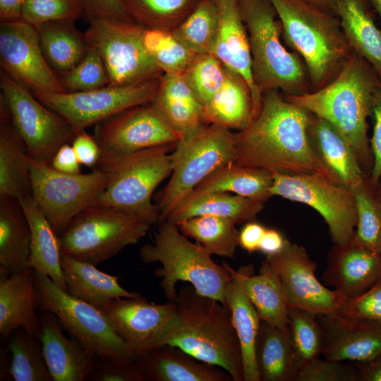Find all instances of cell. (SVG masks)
<instances>
[{"label": "cell", "instance_id": "obj_45", "mask_svg": "<svg viewBox=\"0 0 381 381\" xmlns=\"http://www.w3.org/2000/svg\"><path fill=\"white\" fill-rule=\"evenodd\" d=\"M289 326L298 370L322 352L324 334L316 315L298 308L288 307Z\"/></svg>", "mask_w": 381, "mask_h": 381}, {"label": "cell", "instance_id": "obj_22", "mask_svg": "<svg viewBox=\"0 0 381 381\" xmlns=\"http://www.w3.org/2000/svg\"><path fill=\"white\" fill-rule=\"evenodd\" d=\"M381 280V255L353 241L337 245L327 256L322 281L345 300L359 296Z\"/></svg>", "mask_w": 381, "mask_h": 381}, {"label": "cell", "instance_id": "obj_3", "mask_svg": "<svg viewBox=\"0 0 381 381\" xmlns=\"http://www.w3.org/2000/svg\"><path fill=\"white\" fill-rule=\"evenodd\" d=\"M380 90L381 78L377 72L353 52L339 74L327 85L285 97L329 123L351 145L363 169L370 174L373 155L368 118Z\"/></svg>", "mask_w": 381, "mask_h": 381}, {"label": "cell", "instance_id": "obj_7", "mask_svg": "<svg viewBox=\"0 0 381 381\" xmlns=\"http://www.w3.org/2000/svg\"><path fill=\"white\" fill-rule=\"evenodd\" d=\"M175 145L101 157L95 168L105 174L107 184L93 204L122 210L150 225L159 222V210L152 202V195L157 186L171 174V151Z\"/></svg>", "mask_w": 381, "mask_h": 381}, {"label": "cell", "instance_id": "obj_49", "mask_svg": "<svg viewBox=\"0 0 381 381\" xmlns=\"http://www.w3.org/2000/svg\"><path fill=\"white\" fill-rule=\"evenodd\" d=\"M85 16L80 0H25L20 20L36 27L50 21H75Z\"/></svg>", "mask_w": 381, "mask_h": 381}, {"label": "cell", "instance_id": "obj_16", "mask_svg": "<svg viewBox=\"0 0 381 381\" xmlns=\"http://www.w3.org/2000/svg\"><path fill=\"white\" fill-rule=\"evenodd\" d=\"M94 136L100 147L101 157L175 145L180 138L152 102L126 109L99 122L95 126Z\"/></svg>", "mask_w": 381, "mask_h": 381}, {"label": "cell", "instance_id": "obj_43", "mask_svg": "<svg viewBox=\"0 0 381 381\" xmlns=\"http://www.w3.org/2000/svg\"><path fill=\"white\" fill-rule=\"evenodd\" d=\"M11 361L8 373L16 381H52L42 344L22 329H16L8 339Z\"/></svg>", "mask_w": 381, "mask_h": 381}, {"label": "cell", "instance_id": "obj_59", "mask_svg": "<svg viewBox=\"0 0 381 381\" xmlns=\"http://www.w3.org/2000/svg\"><path fill=\"white\" fill-rule=\"evenodd\" d=\"M358 380L381 381V354L363 363H356Z\"/></svg>", "mask_w": 381, "mask_h": 381}, {"label": "cell", "instance_id": "obj_4", "mask_svg": "<svg viewBox=\"0 0 381 381\" xmlns=\"http://www.w3.org/2000/svg\"><path fill=\"white\" fill-rule=\"evenodd\" d=\"M282 26L286 44L308 71L312 91L329 83L353 52L337 16L304 0H270Z\"/></svg>", "mask_w": 381, "mask_h": 381}, {"label": "cell", "instance_id": "obj_11", "mask_svg": "<svg viewBox=\"0 0 381 381\" xmlns=\"http://www.w3.org/2000/svg\"><path fill=\"white\" fill-rule=\"evenodd\" d=\"M87 20L85 38L100 56L109 85H126L163 75L143 44L145 27L130 20L101 18Z\"/></svg>", "mask_w": 381, "mask_h": 381}, {"label": "cell", "instance_id": "obj_36", "mask_svg": "<svg viewBox=\"0 0 381 381\" xmlns=\"http://www.w3.org/2000/svg\"><path fill=\"white\" fill-rule=\"evenodd\" d=\"M243 289L261 320L282 329L289 326L288 306L279 278L265 260L259 273L251 265L241 267Z\"/></svg>", "mask_w": 381, "mask_h": 381}, {"label": "cell", "instance_id": "obj_58", "mask_svg": "<svg viewBox=\"0 0 381 381\" xmlns=\"http://www.w3.org/2000/svg\"><path fill=\"white\" fill-rule=\"evenodd\" d=\"M286 240L277 230L266 229L260 241L258 250L266 256L276 255L283 249Z\"/></svg>", "mask_w": 381, "mask_h": 381}, {"label": "cell", "instance_id": "obj_38", "mask_svg": "<svg viewBox=\"0 0 381 381\" xmlns=\"http://www.w3.org/2000/svg\"><path fill=\"white\" fill-rule=\"evenodd\" d=\"M256 360L260 381H296L298 368L289 328L282 329L261 320Z\"/></svg>", "mask_w": 381, "mask_h": 381}, {"label": "cell", "instance_id": "obj_51", "mask_svg": "<svg viewBox=\"0 0 381 381\" xmlns=\"http://www.w3.org/2000/svg\"><path fill=\"white\" fill-rule=\"evenodd\" d=\"M337 313L381 323V280L359 296L345 300Z\"/></svg>", "mask_w": 381, "mask_h": 381}, {"label": "cell", "instance_id": "obj_37", "mask_svg": "<svg viewBox=\"0 0 381 381\" xmlns=\"http://www.w3.org/2000/svg\"><path fill=\"white\" fill-rule=\"evenodd\" d=\"M74 22L55 20L35 27L42 53L58 75L74 68L89 49L85 32H80Z\"/></svg>", "mask_w": 381, "mask_h": 381}, {"label": "cell", "instance_id": "obj_35", "mask_svg": "<svg viewBox=\"0 0 381 381\" xmlns=\"http://www.w3.org/2000/svg\"><path fill=\"white\" fill-rule=\"evenodd\" d=\"M19 200L31 231L30 267L47 275L60 289L67 292L61 263L59 235L32 196Z\"/></svg>", "mask_w": 381, "mask_h": 381}, {"label": "cell", "instance_id": "obj_53", "mask_svg": "<svg viewBox=\"0 0 381 381\" xmlns=\"http://www.w3.org/2000/svg\"><path fill=\"white\" fill-rule=\"evenodd\" d=\"M370 116L373 120V135L370 140L373 166L368 176L376 187L381 176V90L375 96Z\"/></svg>", "mask_w": 381, "mask_h": 381}, {"label": "cell", "instance_id": "obj_41", "mask_svg": "<svg viewBox=\"0 0 381 381\" xmlns=\"http://www.w3.org/2000/svg\"><path fill=\"white\" fill-rule=\"evenodd\" d=\"M200 0H122L131 19L149 29L172 31L193 11Z\"/></svg>", "mask_w": 381, "mask_h": 381}, {"label": "cell", "instance_id": "obj_62", "mask_svg": "<svg viewBox=\"0 0 381 381\" xmlns=\"http://www.w3.org/2000/svg\"><path fill=\"white\" fill-rule=\"evenodd\" d=\"M373 8L380 15L381 18V0H368Z\"/></svg>", "mask_w": 381, "mask_h": 381}, {"label": "cell", "instance_id": "obj_12", "mask_svg": "<svg viewBox=\"0 0 381 381\" xmlns=\"http://www.w3.org/2000/svg\"><path fill=\"white\" fill-rule=\"evenodd\" d=\"M32 197L59 235L83 210L92 205L107 184L105 174H66L50 164L28 159Z\"/></svg>", "mask_w": 381, "mask_h": 381}, {"label": "cell", "instance_id": "obj_57", "mask_svg": "<svg viewBox=\"0 0 381 381\" xmlns=\"http://www.w3.org/2000/svg\"><path fill=\"white\" fill-rule=\"evenodd\" d=\"M265 230L266 228L258 222H247L239 231L238 245L249 253L258 250Z\"/></svg>", "mask_w": 381, "mask_h": 381}, {"label": "cell", "instance_id": "obj_29", "mask_svg": "<svg viewBox=\"0 0 381 381\" xmlns=\"http://www.w3.org/2000/svg\"><path fill=\"white\" fill-rule=\"evenodd\" d=\"M29 155L0 99V195L20 200L32 196Z\"/></svg>", "mask_w": 381, "mask_h": 381}, {"label": "cell", "instance_id": "obj_30", "mask_svg": "<svg viewBox=\"0 0 381 381\" xmlns=\"http://www.w3.org/2000/svg\"><path fill=\"white\" fill-rule=\"evenodd\" d=\"M228 267L232 277L226 288L225 300L241 346L243 381H260L256 344L261 320L243 289L241 267Z\"/></svg>", "mask_w": 381, "mask_h": 381}, {"label": "cell", "instance_id": "obj_15", "mask_svg": "<svg viewBox=\"0 0 381 381\" xmlns=\"http://www.w3.org/2000/svg\"><path fill=\"white\" fill-rule=\"evenodd\" d=\"M160 78L83 92L31 93L78 133L126 109L152 102L157 94Z\"/></svg>", "mask_w": 381, "mask_h": 381}, {"label": "cell", "instance_id": "obj_63", "mask_svg": "<svg viewBox=\"0 0 381 381\" xmlns=\"http://www.w3.org/2000/svg\"><path fill=\"white\" fill-rule=\"evenodd\" d=\"M376 189H377L378 198H379L380 202L381 204V176H380V178L379 179V181L377 183V185L376 186Z\"/></svg>", "mask_w": 381, "mask_h": 381}, {"label": "cell", "instance_id": "obj_54", "mask_svg": "<svg viewBox=\"0 0 381 381\" xmlns=\"http://www.w3.org/2000/svg\"><path fill=\"white\" fill-rule=\"evenodd\" d=\"M85 18H101L133 21L126 11L122 0H80Z\"/></svg>", "mask_w": 381, "mask_h": 381}, {"label": "cell", "instance_id": "obj_46", "mask_svg": "<svg viewBox=\"0 0 381 381\" xmlns=\"http://www.w3.org/2000/svg\"><path fill=\"white\" fill-rule=\"evenodd\" d=\"M143 44L163 73H184L196 55L169 30L145 28Z\"/></svg>", "mask_w": 381, "mask_h": 381}, {"label": "cell", "instance_id": "obj_32", "mask_svg": "<svg viewBox=\"0 0 381 381\" xmlns=\"http://www.w3.org/2000/svg\"><path fill=\"white\" fill-rule=\"evenodd\" d=\"M61 263L68 293L99 308L112 299L140 294L126 290L119 277L99 270L96 265L61 253Z\"/></svg>", "mask_w": 381, "mask_h": 381}, {"label": "cell", "instance_id": "obj_19", "mask_svg": "<svg viewBox=\"0 0 381 381\" xmlns=\"http://www.w3.org/2000/svg\"><path fill=\"white\" fill-rule=\"evenodd\" d=\"M174 302L157 304L141 295L110 300L99 308L122 340L137 354L150 349L171 318Z\"/></svg>", "mask_w": 381, "mask_h": 381}, {"label": "cell", "instance_id": "obj_5", "mask_svg": "<svg viewBox=\"0 0 381 381\" xmlns=\"http://www.w3.org/2000/svg\"><path fill=\"white\" fill-rule=\"evenodd\" d=\"M139 255L145 263L162 265L154 273L162 278L159 286L168 301H176V285L184 282L199 294L226 303V288L232 277L228 264H217L200 245L190 241L177 225L168 221L159 222L152 242L143 245Z\"/></svg>", "mask_w": 381, "mask_h": 381}, {"label": "cell", "instance_id": "obj_21", "mask_svg": "<svg viewBox=\"0 0 381 381\" xmlns=\"http://www.w3.org/2000/svg\"><path fill=\"white\" fill-rule=\"evenodd\" d=\"M218 16V32L212 54L229 70L241 75L248 85L252 96L253 118L262 101L252 73L248 32L243 21L238 0H212Z\"/></svg>", "mask_w": 381, "mask_h": 381}, {"label": "cell", "instance_id": "obj_18", "mask_svg": "<svg viewBox=\"0 0 381 381\" xmlns=\"http://www.w3.org/2000/svg\"><path fill=\"white\" fill-rule=\"evenodd\" d=\"M265 260L279 278L288 307L329 314L337 313L345 301L318 279L317 265L303 247L286 239L279 253Z\"/></svg>", "mask_w": 381, "mask_h": 381}, {"label": "cell", "instance_id": "obj_34", "mask_svg": "<svg viewBox=\"0 0 381 381\" xmlns=\"http://www.w3.org/2000/svg\"><path fill=\"white\" fill-rule=\"evenodd\" d=\"M202 118L206 124L230 131L246 128L253 120V107L251 91L246 80L226 68L223 85L203 106Z\"/></svg>", "mask_w": 381, "mask_h": 381}, {"label": "cell", "instance_id": "obj_14", "mask_svg": "<svg viewBox=\"0 0 381 381\" xmlns=\"http://www.w3.org/2000/svg\"><path fill=\"white\" fill-rule=\"evenodd\" d=\"M272 196L277 195L309 205L328 226L332 241L343 245L353 238L357 211L353 191L318 173L286 174L271 172Z\"/></svg>", "mask_w": 381, "mask_h": 381}, {"label": "cell", "instance_id": "obj_47", "mask_svg": "<svg viewBox=\"0 0 381 381\" xmlns=\"http://www.w3.org/2000/svg\"><path fill=\"white\" fill-rule=\"evenodd\" d=\"M183 74L195 97L204 106L223 85L226 68L212 54H196Z\"/></svg>", "mask_w": 381, "mask_h": 381}, {"label": "cell", "instance_id": "obj_28", "mask_svg": "<svg viewBox=\"0 0 381 381\" xmlns=\"http://www.w3.org/2000/svg\"><path fill=\"white\" fill-rule=\"evenodd\" d=\"M152 102L179 133V140L206 124L202 118L203 106L188 84L183 73H163L157 94Z\"/></svg>", "mask_w": 381, "mask_h": 381}, {"label": "cell", "instance_id": "obj_27", "mask_svg": "<svg viewBox=\"0 0 381 381\" xmlns=\"http://www.w3.org/2000/svg\"><path fill=\"white\" fill-rule=\"evenodd\" d=\"M31 231L19 200L0 195V279L30 267Z\"/></svg>", "mask_w": 381, "mask_h": 381}, {"label": "cell", "instance_id": "obj_44", "mask_svg": "<svg viewBox=\"0 0 381 381\" xmlns=\"http://www.w3.org/2000/svg\"><path fill=\"white\" fill-rule=\"evenodd\" d=\"M351 190L357 211V225L352 241L381 255V204L376 187L368 175Z\"/></svg>", "mask_w": 381, "mask_h": 381}, {"label": "cell", "instance_id": "obj_23", "mask_svg": "<svg viewBox=\"0 0 381 381\" xmlns=\"http://www.w3.org/2000/svg\"><path fill=\"white\" fill-rule=\"evenodd\" d=\"M39 339L54 381H84L95 368L97 356L76 339L66 337L62 323L52 313L43 310Z\"/></svg>", "mask_w": 381, "mask_h": 381}, {"label": "cell", "instance_id": "obj_56", "mask_svg": "<svg viewBox=\"0 0 381 381\" xmlns=\"http://www.w3.org/2000/svg\"><path fill=\"white\" fill-rule=\"evenodd\" d=\"M50 165L56 170L66 174L81 173L80 163L71 143L62 145L54 155Z\"/></svg>", "mask_w": 381, "mask_h": 381}, {"label": "cell", "instance_id": "obj_13", "mask_svg": "<svg viewBox=\"0 0 381 381\" xmlns=\"http://www.w3.org/2000/svg\"><path fill=\"white\" fill-rule=\"evenodd\" d=\"M0 87V97L30 157L50 164L59 147L71 143L77 133L62 116L44 105L3 70Z\"/></svg>", "mask_w": 381, "mask_h": 381}, {"label": "cell", "instance_id": "obj_52", "mask_svg": "<svg viewBox=\"0 0 381 381\" xmlns=\"http://www.w3.org/2000/svg\"><path fill=\"white\" fill-rule=\"evenodd\" d=\"M94 381H144L135 363L97 357L89 379Z\"/></svg>", "mask_w": 381, "mask_h": 381}, {"label": "cell", "instance_id": "obj_2", "mask_svg": "<svg viewBox=\"0 0 381 381\" xmlns=\"http://www.w3.org/2000/svg\"><path fill=\"white\" fill-rule=\"evenodd\" d=\"M174 303L171 318L152 347H179L200 361L222 368L233 381H243L241 346L228 305L199 294L192 285L181 286Z\"/></svg>", "mask_w": 381, "mask_h": 381}, {"label": "cell", "instance_id": "obj_1", "mask_svg": "<svg viewBox=\"0 0 381 381\" xmlns=\"http://www.w3.org/2000/svg\"><path fill=\"white\" fill-rule=\"evenodd\" d=\"M311 118L312 114L280 91L264 92L255 117L234 133V163L286 174L318 173L332 180L312 147Z\"/></svg>", "mask_w": 381, "mask_h": 381}, {"label": "cell", "instance_id": "obj_24", "mask_svg": "<svg viewBox=\"0 0 381 381\" xmlns=\"http://www.w3.org/2000/svg\"><path fill=\"white\" fill-rule=\"evenodd\" d=\"M40 298L35 272L28 267L7 278L0 279V335L8 340L17 329L39 338L41 331Z\"/></svg>", "mask_w": 381, "mask_h": 381}, {"label": "cell", "instance_id": "obj_55", "mask_svg": "<svg viewBox=\"0 0 381 381\" xmlns=\"http://www.w3.org/2000/svg\"><path fill=\"white\" fill-rule=\"evenodd\" d=\"M71 145L80 164L92 169L96 167L100 159L102 151L94 135L83 130L76 134Z\"/></svg>", "mask_w": 381, "mask_h": 381}, {"label": "cell", "instance_id": "obj_48", "mask_svg": "<svg viewBox=\"0 0 381 381\" xmlns=\"http://www.w3.org/2000/svg\"><path fill=\"white\" fill-rule=\"evenodd\" d=\"M58 75L65 92L88 91L109 84L108 74L100 56L90 47L78 64Z\"/></svg>", "mask_w": 381, "mask_h": 381}, {"label": "cell", "instance_id": "obj_10", "mask_svg": "<svg viewBox=\"0 0 381 381\" xmlns=\"http://www.w3.org/2000/svg\"><path fill=\"white\" fill-rule=\"evenodd\" d=\"M34 272L40 310L55 315L65 330L96 356L137 361V354L119 336L102 310L60 289L47 275Z\"/></svg>", "mask_w": 381, "mask_h": 381}, {"label": "cell", "instance_id": "obj_33", "mask_svg": "<svg viewBox=\"0 0 381 381\" xmlns=\"http://www.w3.org/2000/svg\"><path fill=\"white\" fill-rule=\"evenodd\" d=\"M337 16L353 52L365 59L381 78V30L368 0H339Z\"/></svg>", "mask_w": 381, "mask_h": 381}, {"label": "cell", "instance_id": "obj_50", "mask_svg": "<svg viewBox=\"0 0 381 381\" xmlns=\"http://www.w3.org/2000/svg\"><path fill=\"white\" fill-rule=\"evenodd\" d=\"M357 370L341 361L315 358L303 365L296 381H357Z\"/></svg>", "mask_w": 381, "mask_h": 381}, {"label": "cell", "instance_id": "obj_40", "mask_svg": "<svg viewBox=\"0 0 381 381\" xmlns=\"http://www.w3.org/2000/svg\"><path fill=\"white\" fill-rule=\"evenodd\" d=\"M176 225L186 236L196 241L210 255L233 258L239 246V231L236 223L227 218L198 216Z\"/></svg>", "mask_w": 381, "mask_h": 381}, {"label": "cell", "instance_id": "obj_26", "mask_svg": "<svg viewBox=\"0 0 381 381\" xmlns=\"http://www.w3.org/2000/svg\"><path fill=\"white\" fill-rule=\"evenodd\" d=\"M308 135L315 154L335 182L351 190L368 176L351 145L329 123L312 114Z\"/></svg>", "mask_w": 381, "mask_h": 381}, {"label": "cell", "instance_id": "obj_31", "mask_svg": "<svg viewBox=\"0 0 381 381\" xmlns=\"http://www.w3.org/2000/svg\"><path fill=\"white\" fill-rule=\"evenodd\" d=\"M264 205L265 202L227 192L192 191L174 207L164 221L176 225L192 217L212 215L227 218L239 224L253 220Z\"/></svg>", "mask_w": 381, "mask_h": 381}, {"label": "cell", "instance_id": "obj_20", "mask_svg": "<svg viewBox=\"0 0 381 381\" xmlns=\"http://www.w3.org/2000/svg\"><path fill=\"white\" fill-rule=\"evenodd\" d=\"M316 317L324 334L325 358L363 363L381 354V323L348 318L337 313Z\"/></svg>", "mask_w": 381, "mask_h": 381}, {"label": "cell", "instance_id": "obj_42", "mask_svg": "<svg viewBox=\"0 0 381 381\" xmlns=\"http://www.w3.org/2000/svg\"><path fill=\"white\" fill-rule=\"evenodd\" d=\"M171 32L194 54H212L218 32V16L213 1L200 0L190 15Z\"/></svg>", "mask_w": 381, "mask_h": 381}, {"label": "cell", "instance_id": "obj_39", "mask_svg": "<svg viewBox=\"0 0 381 381\" xmlns=\"http://www.w3.org/2000/svg\"><path fill=\"white\" fill-rule=\"evenodd\" d=\"M271 172L231 162L219 167L193 190L197 193L227 192L265 202L272 194Z\"/></svg>", "mask_w": 381, "mask_h": 381}, {"label": "cell", "instance_id": "obj_60", "mask_svg": "<svg viewBox=\"0 0 381 381\" xmlns=\"http://www.w3.org/2000/svg\"><path fill=\"white\" fill-rule=\"evenodd\" d=\"M25 1L0 0V22L20 20Z\"/></svg>", "mask_w": 381, "mask_h": 381}, {"label": "cell", "instance_id": "obj_61", "mask_svg": "<svg viewBox=\"0 0 381 381\" xmlns=\"http://www.w3.org/2000/svg\"><path fill=\"white\" fill-rule=\"evenodd\" d=\"M328 13L337 16L339 0H304Z\"/></svg>", "mask_w": 381, "mask_h": 381}, {"label": "cell", "instance_id": "obj_8", "mask_svg": "<svg viewBox=\"0 0 381 381\" xmlns=\"http://www.w3.org/2000/svg\"><path fill=\"white\" fill-rule=\"evenodd\" d=\"M172 171L158 196L159 222L213 171L234 162V133L222 126L205 124L180 139L171 153Z\"/></svg>", "mask_w": 381, "mask_h": 381}, {"label": "cell", "instance_id": "obj_9", "mask_svg": "<svg viewBox=\"0 0 381 381\" xmlns=\"http://www.w3.org/2000/svg\"><path fill=\"white\" fill-rule=\"evenodd\" d=\"M150 226L122 210L92 204L59 235L61 253L97 265L138 243Z\"/></svg>", "mask_w": 381, "mask_h": 381}, {"label": "cell", "instance_id": "obj_25", "mask_svg": "<svg viewBox=\"0 0 381 381\" xmlns=\"http://www.w3.org/2000/svg\"><path fill=\"white\" fill-rule=\"evenodd\" d=\"M144 381H231L222 368L199 361L179 347H152L138 356Z\"/></svg>", "mask_w": 381, "mask_h": 381}, {"label": "cell", "instance_id": "obj_6", "mask_svg": "<svg viewBox=\"0 0 381 381\" xmlns=\"http://www.w3.org/2000/svg\"><path fill=\"white\" fill-rule=\"evenodd\" d=\"M238 3L248 36L253 80L261 95L271 90L284 96L311 92L303 61L282 42V23L270 1Z\"/></svg>", "mask_w": 381, "mask_h": 381}, {"label": "cell", "instance_id": "obj_17", "mask_svg": "<svg viewBox=\"0 0 381 381\" xmlns=\"http://www.w3.org/2000/svg\"><path fill=\"white\" fill-rule=\"evenodd\" d=\"M0 63L31 92H65L42 53L36 28L21 20L0 22Z\"/></svg>", "mask_w": 381, "mask_h": 381}]
</instances>
